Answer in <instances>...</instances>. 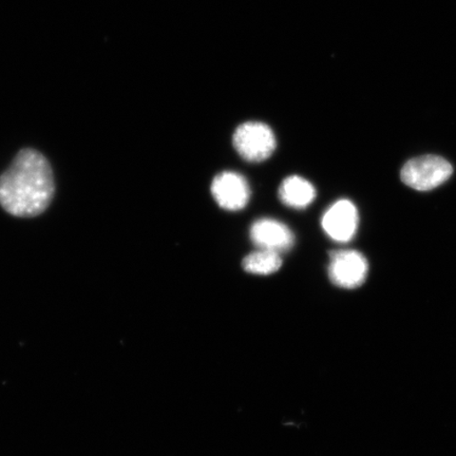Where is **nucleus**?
<instances>
[{
  "mask_svg": "<svg viewBox=\"0 0 456 456\" xmlns=\"http://www.w3.org/2000/svg\"><path fill=\"white\" fill-rule=\"evenodd\" d=\"M56 193L53 167L43 152L22 148L0 175V207L16 218L43 215Z\"/></svg>",
  "mask_w": 456,
  "mask_h": 456,
  "instance_id": "1",
  "label": "nucleus"
},
{
  "mask_svg": "<svg viewBox=\"0 0 456 456\" xmlns=\"http://www.w3.org/2000/svg\"><path fill=\"white\" fill-rule=\"evenodd\" d=\"M453 174L452 165L440 156L427 155L410 159L401 171L404 184L419 191L435 190Z\"/></svg>",
  "mask_w": 456,
  "mask_h": 456,
  "instance_id": "2",
  "label": "nucleus"
},
{
  "mask_svg": "<svg viewBox=\"0 0 456 456\" xmlns=\"http://www.w3.org/2000/svg\"><path fill=\"white\" fill-rule=\"evenodd\" d=\"M232 144L237 152L248 162H262L276 150V138L271 127L261 122L240 125L233 134Z\"/></svg>",
  "mask_w": 456,
  "mask_h": 456,
  "instance_id": "3",
  "label": "nucleus"
},
{
  "mask_svg": "<svg viewBox=\"0 0 456 456\" xmlns=\"http://www.w3.org/2000/svg\"><path fill=\"white\" fill-rule=\"evenodd\" d=\"M329 277L336 287L357 289L366 281L369 264L356 250H333L330 253Z\"/></svg>",
  "mask_w": 456,
  "mask_h": 456,
  "instance_id": "4",
  "label": "nucleus"
},
{
  "mask_svg": "<svg viewBox=\"0 0 456 456\" xmlns=\"http://www.w3.org/2000/svg\"><path fill=\"white\" fill-rule=\"evenodd\" d=\"M359 224L357 208L349 200H339L322 216V228L332 240L350 242L356 235Z\"/></svg>",
  "mask_w": 456,
  "mask_h": 456,
  "instance_id": "5",
  "label": "nucleus"
},
{
  "mask_svg": "<svg viewBox=\"0 0 456 456\" xmlns=\"http://www.w3.org/2000/svg\"><path fill=\"white\" fill-rule=\"evenodd\" d=\"M212 195L220 208L237 212L247 207L249 201V185L241 175L224 171L213 181Z\"/></svg>",
  "mask_w": 456,
  "mask_h": 456,
  "instance_id": "6",
  "label": "nucleus"
},
{
  "mask_svg": "<svg viewBox=\"0 0 456 456\" xmlns=\"http://www.w3.org/2000/svg\"><path fill=\"white\" fill-rule=\"evenodd\" d=\"M250 239L256 248L278 254L293 247L295 238L289 228L277 220L260 219L250 227Z\"/></svg>",
  "mask_w": 456,
  "mask_h": 456,
  "instance_id": "7",
  "label": "nucleus"
},
{
  "mask_svg": "<svg viewBox=\"0 0 456 456\" xmlns=\"http://www.w3.org/2000/svg\"><path fill=\"white\" fill-rule=\"evenodd\" d=\"M316 198L315 187L298 175L289 176L279 187V199L289 208L304 209Z\"/></svg>",
  "mask_w": 456,
  "mask_h": 456,
  "instance_id": "8",
  "label": "nucleus"
},
{
  "mask_svg": "<svg viewBox=\"0 0 456 456\" xmlns=\"http://www.w3.org/2000/svg\"><path fill=\"white\" fill-rule=\"evenodd\" d=\"M282 259L281 254L271 250L259 249L248 255L242 261L245 272L254 275L267 276L281 270Z\"/></svg>",
  "mask_w": 456,
  "mask_h": 456,
  "instance_id": "9",
  "label": "nucleus"
}]
</instances>
